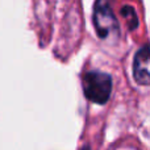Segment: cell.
I'll return each mask as SVG.
<instances>
[{
  "label": "cell",
  "mask_w": 150,
  "mask_h": 150,
  "mask_svg": "<svg viewBox=\"0 0 150 150\" xmlns=\"http://www.w3.org/2000/svg\"><path fill=\"white\" fill-rule=\"evenodd\" d=\"M133 76L140 84H150V42L141 47L136 54Z\"/></svg>",
  "instance_id": "3"
},
{
  "label": "cell",
  "mask_w": 150,
  "mask_h": 150,
  "mask_svg": "<svg viewBox=\"0 0 150 150\" xmlns=\"http://www.w3.org/2000/svg\"><path fill=\"white\" fill-rule=\"evenodd\" d=\"M83 91L86 98L92 103H107L112 91L111 76L100 71H88L83 75Z\"/></svg>",
  "instance_id": "1"
},
{
  "label": "cell",
  "mask_w": 150,
  "mask_h": 150,
  "mask_svg": "<svg viewBox=\"0 0 150 150\" xmlns=\"http://www.w3.org/2000/svg\"><path fill=\"white\" fill-rule=\"evenodd\" d=\"M83 150H90V149H88V148H84V149H83Z\"/></svg>",
  "instance_id": "5"
},
{
  "label": "cell",
  "mask_w": 150,
  "mask_h": 150,
  "mask_svg": "<svg viewBox=\"0 0 150 150\" xmlns=\"http://www.w3.org/2000/svg\"><path fill=\"white\" fill-rule=\"evenodd\" d=\"M121 13L125 16V17H127V20H128V25H129V28H130V29H134L136 26H137V24H138L134 11H133L130 7H124V8L121 9Z\"/></svg>",
  "instance_id": "4"
},
{
  "label": "cell",
  "mask_w": 150,
  "mask_h": 150,
  "mask_svg": "<svg viewBox=\"0 0 150 150\" xmlns=\"http://www.w3.org/2000/svg\"><path fill=\"white\" fill-rule=\"evenodd\" d=\"M93 24H95L98 36L100 38H107L112 32H117L119 23L112 12L109 0H98L93 12Z\"/></svg>",
  "instance_id": "2"
}]
</instances>
